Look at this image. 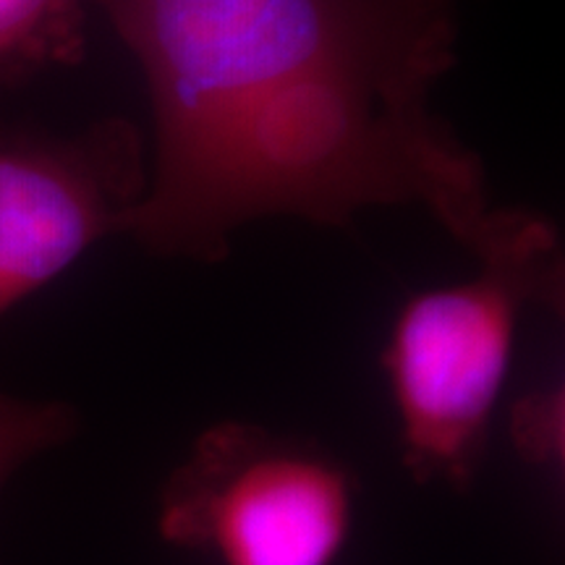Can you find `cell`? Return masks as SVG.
<instances>
[{
    "mask_svg": "<svg viewBox=\"0 0 565 565\" xmlns=\"http://www.w3.org/2000/svg\"><path fill=\"white\" fill-rule=\"evenodd\" d=\"M463 3L87 0L150 95L137 244L215 265L265 217L345 228L372 207H422L477 254L500 207L482 158L433 110Z\"/></svg>",
    "mask_w": 565,
    "mask_h": 565,
    "instance_id": "obj_1",
    "label": "cell"
},
{
    "mask_svg": "<svg viewBox=\"0 0 565 565\" xmlns=\"http://www.w3.org/2000/svg\"><path fill=\"white\" fill-rule=\"evenodd\" d=\"M475 257V278L412 296L383 349L406 471L456 490L482 469L521 315L561 312L565 294L561 236L540 212L500 210Z\"/></svg>",
    "mask_w": 565,
    "mask_h": 565,
    "instance_id": "obj_2",
    "label": "cell"
},
{
    "mask_svg": "<svg viewBox=\"0 0 565 565\" xmlns=\"http://www.w3.org/2000/svg\"><path fill=\"white\" fill-rule=\"evenodd\" d=\"M353 511L341 458L259 424L217 422L160 490L158 532L221 565H335Z\"/></svg>",
    "mask_w": 565,
    "mask_h": 565,
    "instance_id": "obj_3",
    "label": "cell"
},
{
    "mask_svg": "<svg viewBox=\"0 0 565 565\" xmlns=\"http://www.w3.org/2000/svg\"><path fill=\"white\" fill-rule=\"evenodd\" d=\"M147 183V141L126 118L68 137L0 134V317L103 238L129 233Z\"/></svg>",
    "mask_w": 565,
    "mask_h": 565,
    "instance_id": "obj_4",
    "label": "cell"
},
{
    "mask_svg": "<svg viewBox=\"0 0 565 565\" xmlns=\"http://www.w3.org/2000/svg\"><path fill=\"white\" fill-rule=\"evenodd\" d=\"M87 0H0V100L42 71L82 61Z\"/></svg>",
    "mask_w": 565,
    "mask_h": 565,
    "instance_id": "obj_5",
    "label": "cell"
},
{
    "mask_svg": "<svg viewBox=\"0 0 565 565\" xmlns=\"http://www.w3.org/2000/svg\"><path fill=\"white\" fill-rule=\"evenodd\" d=\"M76 424L79 416L66 404L0 393V490L34 456L71 440Z\"/></svg>",
    "mask_w": 565,
    "mask_h": 565,
    "instance_id": "obj_6",
    "label": "cell"
},
{
    "mask_svg": "<svg viewBox=\"0 0 565 565\" xmlns=\"http://www.w3.org/2000/svg\"><path fill=\"white\" fill-rule=\"evenodd\" d=\"M511 437L524 461L555 471L563 466V387L526 393L513 408Z\"/></svg>",
    "mask_w": 565,
    "mask_h": 565,
    "instance_id": "obj_7",
    "label": "cell"
}]
</instances>
